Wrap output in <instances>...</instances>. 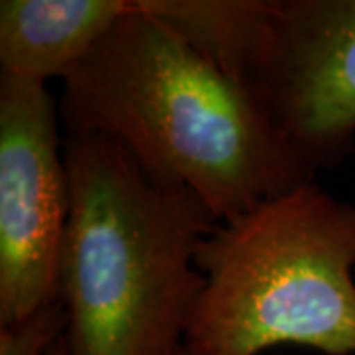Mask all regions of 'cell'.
<instances>
[{
  "instance_id": "8992f818",
  "label": "cell",
  "mask_w": 355,
  "mask_h": 355,
  "mask_svg": "<svg viewBox=\"0 0 355 355\" xmlns=\"http://www.w3.org/2000/svg\"><path fill=\"white\" fill-rule=\"evenodd\" d=\"M132 6L135 0H2L0 76L64 79Z\"/></svg>"
},
{
  "instance_id": "52a82bcc",
  "label": "cell",
  "mask_w": 355,
  "mask_h": 355,
  "mask_svg": "<svg viewBox=\"0 0 355 355\" xmlns=\"http://www.w3.org/2000/svg\"><path fill=\"white\" fill-rule=\"evenodd\" d=\"M65 330L64 302H51L30 316L0 326V355H46Z\"/></svg>"
},
{
  "instance_id": "3957f363",
  "label": "cell",
  "mask_w": 355,
  "mask_h": 355,
  "mask_svg": "<svg viewBox=\"0 0 355 355\" xmlns=\"http://www.w3.org/2000/svg\"><path fill=\"white\" fill-rule=\"evenodd\" d=\"M196 266L205 286L186 343L200 354H355V207L316 182L217 223Z\"/></svg>"
},
{
  "instance_id": "5b68a950",
  "label": "cell",
  "mask_w": 355,
  "mask_h": 355,
  "mask_svg": "<svg viewBox=\"0 0 355 355\" xmlns=\"http://www.w3.org/2000/svg\"><path fill=\"white\" fill-rule=\"evenodd\" d=\"M46 83L0 76V326L60 300L69 180Z\"/></svg>"
},
{
  "instance_id": "277c9868",
  "label": "cell",
  "mask_w": 355,
  "mask_h": 355,
  "mask_svg": "<svg viewBox=\"0 0 355 355\" xmlns=\"http://www.w3.org/2000/svg\"><path fill=\"white\" fill-rule=\"evenodd\" d=\"M310 170L355 142V0H259L233 76Z\"/></svg>"
},
{
  "instance_id": "6da1fadb",
  "label": "cell",
  "mask_w": 355,
  "mask_h": 355,
  "mask_svg": "<svg viewBox=\"0 0 355 355\" xmlns=\"http://www.w3.org/2000/svg\"><path fill=\"white\" fill-rule=\"evenodd\" d=\"M62 83L67 135L119 142L144 172L190 190L217 223L314 182L253 97L139 0Z\"/></svg>"
},
{
  "instance_id": "ba28073f",
  "label": "cell",
  "mask_w": 355,
  "mask_h": 355,
  "mask_svg": "<svg viewBox=\"0 0 355 355\" xmlns=\"http://www.w3.org/2000/svg\"><path fill=\"white\" fill-rule=\"evenodd\" d=\"M46 355H71V352H69V343L65 340V334L60 340H55V343L48 349V354Z\"/></svg>"
},
{
  "instance_id": "9c48e42d",
  "label": "cell",
  "mask_w": 355,
  "mask_h": 355,
  "mask_svg": "<svg viewBox=\"0 0 355 355\" xmlns=\"http://www.w3.org/2000/svg\"><path fill=\"white\" fill-rule=\"evenodd\" d=\"M174 355H203V354H200L198 349H193V347H190L188 343H184V345H182V347H180V349H178V352Z\"/></svg>"
},
{
  "instance_id": "7a4b0ae2",
  "label": "cell",
  "mask_w": 355,
  "mask_h": 355,
  "mask_svg": "<svg viewBox=\"0 0 355 355\" xmlns=\"http://www.w3.org/2000/svg\"><path fill=\"white\" fill-rule=\"evenodd\" d=\"M64 158L69 352L174 355L205 286L196 254L217 221L190 190L153 178L107 137L67 135Z\"/></svg>"
}]
</instances>
